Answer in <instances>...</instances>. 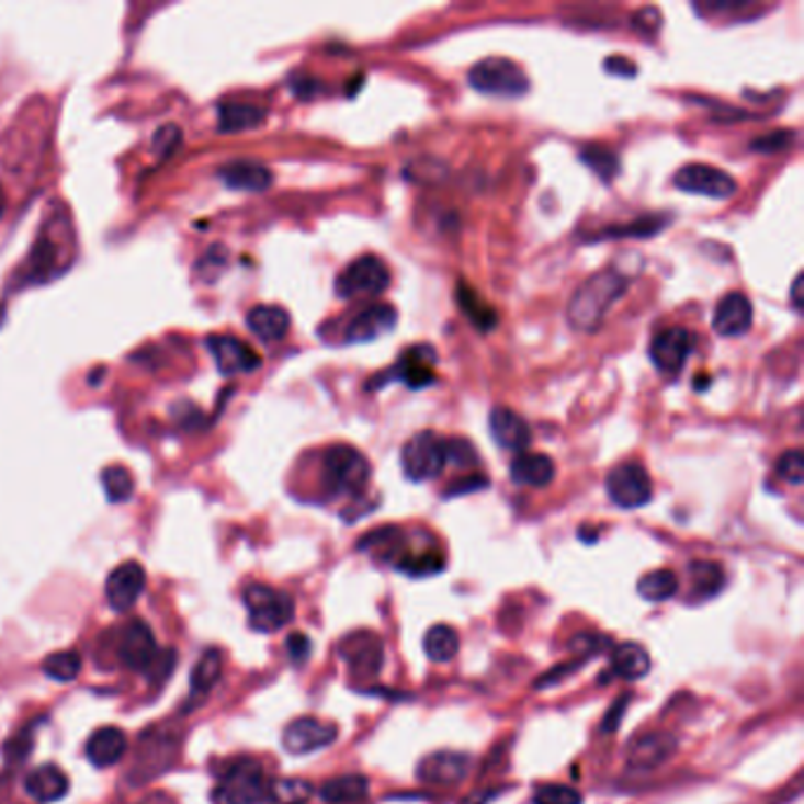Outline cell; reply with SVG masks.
I'll use <instances>...</instances> for the list:
<instances>
[{"label":"cell","mask_w":804,"mask_h":804,"mask_svg":"<svg viewBox=\"0 0 804 804\" xmlns=\"http://www.w3.org/2000/svg\"><path fill=\"white\" fill-rule=\"evenodd\" d=\"M713 326L720 336L724 338H740L746 336L750 326H752V303L750 297L744 293H729L724 295L717 307H715V317H713Z\"/></svg>","instance_id":"cell-20"},{"label":"cell","mask_w":804,"mask_h":804,"mask_svg":"<svg viewBox=\"0 0 804 804\" xmlns=\"http://www.w3.org/2000/svg\"><path fill=\"white\" fill-rule=\"evenodd\" d=\"M555 461L545 453H517V458L510 465V477L519 486L543 488L555 479Z\"/></svg>","instance_id":"cell-27"},{"label":"cell","mask_w":804,"mask_h":804,"mask_svg":"<svg viewBox=\"0 0 804 804\" xmlns=\"http://www.w3.org/2000/svg\"><path fill=\"white\" fill-rule=\"evenodd\" d=\"M389 288V270L387 264L375 258L364 256L350 262L336 279V293L342 299H359V297H377Z\"/></svg>","instance_id":"cell-8"},{"label":"cell","mask_w":804,"mask_h":804,"mask_svg":"<svg viewBox=\"0 0 804 804\" xmlns=\"http://www.w3.org/2000/svg\"><path fill=\"white\" fill-rule=\"evenodd\" d=\"M582 797L578 791H574V788L569 785H543L535 791L533 795V804H580Z\"/></svg>","instance_id":"cell-41"},{"label":"cell","mask_w":804,"mask_h":804,"mask_svg":"<svg viewBox=\"0 0 804 804\" xmlns=\"http://www.w3.org/2000/svg\"><path fill=\"white\" fill-rule=\"evenodd\" d=\"M802 286H804V283H802V276H795V281H793V288H791V295H793V305L800 309L802 307Z\"/></svg>","instance_id":"cell-49"},{"label":"cell","mask_w":804,"mask_h":804,"mask_svg":"<svg viewBox=\"0 0 804 804\" xmlns=\"http://www.w3.org/2000/svg\"><path fill=\"white\" fill-rule=\"evenodd\" d=\"M43 672L57 682H71L81 672V656L76 652H59L43 660Z\"/></svg>","instance_id":"cell-39"},{"label":"cell","mask_w":804,"mask_h":804,"mask_svg":"<svg viewBox=\"0 0 804 804\" xmlns=\"http://www.w3.org/2000/svg\"><path fill=\"white\" fill-rule=\"evenodd\" d=\"M607 494L623 510L644 508L654 496V484L644 465L627 461L607 475Z\"/></svg>","instance_id":"cell-9"},{"label":"cell","mask_w":804,"mask_h":804,"mask_svg":"<svg viewBox=\"0 0 804 804\" xmlns=\"http://www.w3.org/2000/svg\"><path fill=\"white\" fill-rule=\"evenodd\" d=\"M61 264H67L65 246L55 239L50 227H45L43 234H38L34 248H31L22 279L31 283H45L61 274Z\"/></svg>","instance_id":"cell-13"},{"label":"cell","mask_w":804,"mask_h":804,"mask_svg":"<svg viewBox=\"0 0 804 804\" xmlns=\"http://www.w3.org/2000/svg\"><path fill=\"white\" fill-rule=\"evenodd\" d=\"M147 586V574L137 562H123L106 578V599L114 611H128L135 607L141 590Z\"/></svg>","instance_id":"cell-16"},{"label":"cell","mask_w":804,"mask_h":804,"mask_svg":"<svg viewBox=\"0 0 804 804\" xmlns=\"http://www.w3.org/2000/svg\"><path fill=\"white\" fill-rule=\"evenodd\" d=\"M793 141V133L791 131H774L769 133L767 137H760L752 141V149L760 151V154H777V151H783L791 147Z\"/></svg>","instance_id":"cell-45"},{"label":"cell","mask_w":804,"mask_h":804,"mask_svg":"<svg viewBox=\"0 0 804 804\" xmlns=\"http://www.w3.org/2000/svg\"><path fill=\"white\" fill-rule=\"evenodd\" d=\"M580 159L590 166V170L594 175H599L602 180H611L619 175L621 170V159L619 154H613L611 149L602 147V145H592L580 151Z\"/></svg>","instance_id":"cell-38"},{"label":"cell","mask_w":804,"mask_h":804,"mask_svg":"<svg viewBox=\"0 0 804 804\" xmlns=\"http://www.w3.org/2000/svg\"><path fill=\"white\" fill-rule=\"evenodd\" d=\"M689 576H691V592L699 597H713L724 586V571L715 562H691L689 564Z\"/></svg>","instance_id":"cell-33"},{"label":"cell","mask_w":804,"mask_h":804,"mask_svg":"<svg viewBox=\"0 0 804 804\" xmlns=\"http://www.w3.org/2000/svg\"><path fill=\"white\" fill-rule=\"evenodd\" d=\"M338 729L317 717H297L283 732V748L293 755H309L333 744Z\"/></svg>","instance_id":"cell-14"},{"label":"cell","mask_w":804,"mask_h":804,"mask_svg":"<svg viewBox=\"0 0 804 804\" xmlns=\"http://www.w3.org/2000/svg\"><path fill=\"white\" fill-rule=\"evenodd\" d=\"M488 428L498 446L522 453L531 444V428L529 422L508 406H498L488 416Z\"/></svg>","instance_id":"cell-22"},{"label":"cell","mask_w":804,"mask_h":804,"mask_svg":"<svg viewBox=\"0 0 804 804\" xmlns=\"http://www.w3.org/2000/svg\"><path fill=\"white\" fill-rule=\"evenodd\" d=\"M267 118V109L253 102L229 100L217 106V131L219 133H244L260 128Z\"/></svg>","instance_id":"cell-25"},{"label":"cell","mask_w":804,"mask_h":804,"mask_svg":"<svg viewBox=\"0 0 804 804\" xmlns=\"http://www.w3.org/2000/svg\"><path fill=\"white\" fill-rule=\"evenodd\" d=\"M244 602L248 609L250 627L258 630V633H276V630L286 627L293 621V599L270 586H250L244 592Z\"/></svg>","instance_id":"cell-7"},{"label":"cell","mask_w":804,"mask_h":804,"mask_svg":"<svg viewBox=\"0 0 804 804\" xmlns=\"http://www.w3.org/2000/svg\"><path fill=\"white\" fill-rule=\"evenodd\" d=\"M697 344V338H693L691 330L682 328V326H670L658 330L654 336L652 344H649V356L652 364L664 373V375H680V371L684 369L687 359Z\"/></svg>","instance_id":"cell-11"},{"label":"cell","mask_w":804,"mask_h":804,"mask_svg":"<svg viewBox=\"0 0 804 804\" xmlns=\"http://www.w3.org/2000/svg\"><path fill=\"white\" fill-rule=\"evenodd\" d=\"M607 69L609 71H616L619 76H627V78L637 73V67L630 65V61H625L623 57H611V59H607Z\"/></svg>","instance_id":"cell-48"},{"label":"cell","mask_w":804,"mask_h":804,"mask_svg":"<svg viewBox=\"0 0 804 804\" xmlns=\"http://www.w3.org/2000/svg\"><path fill=\"white\" fill-rule=\"evenodd\" d=\"M455 299H458V307L463 309L465 317L475 324L479 330H494L498 324V314L491 305H486V299L469 286L467 281L458 283V291H455Z\"/></svg>","instance_id":"cell-29"},{"label":"cell","mask_w":804,"mask_h":804,"mask_svg":"<svg viewBox=\"0 0 804 804\" xmlns=\"http://www.w3.org/2000/svg\"><path fill=\"white\" fill-rule=\"evenodd\" d=\"M24 788L31 797L43 804L57 802L69 793V777L55 765H43L31 771L24 781Z\"/></svg>","instance_id":"cell-28"},{"label":"cell","mask_w":804,"mask_h":804,"mask_svg":"<svg viewBox=\"0 0 804 804\" xmlns=\"http://www.w3.org/2000/svg\"><path fill=\"white\" fill-rule=\"evenodd\" d=\"M446 463H455V465H477V453L472 449L469 441L463 439H446Z\"/></svg>","instance_id":"cell-44"},{"label":"cell","mask_w":804,"mask_h":804,"mask_svg":"<svg viewBox=\"0 0 804 804\" xmlns=\"http://www.w3.org/2000/svg\"><path fill=\"white\" fill-rule=\"evenodd\" d=\"M182 145V131L178 125H161L159 131L154 135V154L159 159H168V156L175 154V149Z\"/></svg>","instance_id":"cell-43"},{"label":"cell","mask_w":804,"mask_h":804,"mask_svg":"<svg viewBox=\"0 0 804 804\" xmlns=\"http://www.w3.org/2000/svg\"><path fill=\"white\" fill-rule=\"evenodd\" d=\"M125 750H128V736H125V732H121L118 727L98 729L88 738V746H86L88 760L100 769L118 765L123 760Z\"/></svg>","instance_id":"cell-24"},{"label":"cell","mask_w":804,"mask_h":804,"mask_svg":"<svg viewBox=\"0 0 804 804\" xmlns=\"http://www.w3.org/2000/svg\"><path fill=\"white\" fill-rule=\"evenodd\" d=\"M675 752V738L664 732H649L637 736L627 748V767L635 771H649L668 762Z\"/></svg>","instance_id":"cell-21"},{"label":"cell","mask_w":804,"mask_h":804,"mask_svg":"<svg viewBox=\"0 0 804 804\" xmlns=\"http://www.w3.org/2000/svg\"><path fill=\"white\" fill-rule=\"evenodd\" d=\"M469 86L491 98H522L531 83L517 61L508 57H484L467 73Z\"/></svg>","instance_id":"cell-3"},{"label":"cell","mask_w":804,"mask_h":804,"mask_svg":"<svg viewBox=\"0 0 804 804\" xmlns=\"http://www.w3.org/2000/svg\"><path fill=\"white\" fill-rule=\"evenodd\" d=\"M434 364H437V350L432 344L408 347V350L399 356L397 364L373 377L369 383V389H381L389 383H404L411 389H424L434 385L437 381Z\"/></svg>","instance_id":"cell-5"},{"label":"cell","mask_w":804,"mask_h":804,"mask_svg":"<svg viewBox=\"0 0 804 804\" xmlns=\"http://www.w3.org/2000/svg\"><path fill=\"white\" fill-rule=\"evenodd\" d=\"M488 482L486 477H479V475H469L461 482H455L451 488H449V496H455V494H472V491H479V488H484Z\"/></svg>","instance_id":"cell-46"},{"label":"cell","mask_w":804,"mask_h":804,"mask_svg":"<svg viewBox=\"0 0 804 804\" xmlns=\"http://www.w3.org/2000/svg\"><path fill=\"white\" fill-rule=\"evenodd\" d=\"M208 350L215 356L217 371L223 375H227V377L256 373L262 366L260 354L248 342H244L239 338L213 336V338H208Z\"/></svg>","instance_id":"cell-12"},{"label":"cell","mask_w":804,"mask_h":804,"mask_svg":"<svg viewBox=\"0 0 804 804\" xmlns=\"http://www.w3.org/2000/svg\"><path fill=\"white\" fill-rule=\"evenodd\" d=\"M777 475L783 482H788V484L800 486L802 479H804V458H802V451H797V449L785 451L781 455V458H779V463H777Z\"/></svg>","instance_id":"cell-42"},{"label":"cell","mask_w":804,"mask_h":804,"mask_svg":"<svg viewBox=\"0 0 804 804\" xmlns=\"http://www.w3.org/2000/svg\"><path fill=\"white\" fill-rule=\"evenodd\" d=\"M666 225H668V217L649 215V217L637 219V223H630L623 227H611L604 234H599V239H607V236H613V239H623V236H654Z\"/></svg>","instance_id":"cell-40"},{"label":"cell","mask_w":804,"mask_h":804,"mask_svg":"<svg viewBox=\"0 0 804 804\" xmlns=\"http://www.w3.org/2000/svg\"><path fill=\"white\" fill-rule=\"evenodd\" d=\"M102 486L104 494L112 502H125L133 498L135 491V479L125 467L121 465H112L102 472Z\"/></svg>","instance_id":"cell-37"},{"label":"cell","mask_w":804,"mask_h":804,"mask_svg":"<svg viewBox=\"0 0 804 804\" xmlns=\"http://www.w3.org/2000/svg\"><path fill=\"white\" fill-rule=\"evenodd\" d=\"M630 286V279L619 270H604L588 279L574 293L569 309V324L580 333H594L602 326L609 309L619 303Z\"/></svg>","instance_id":"cell-1"},{"label":"cell","mask_w":804,"mask_h":804,"mask_svg":"<svg viewBox=\"0 0 804 804\" xmlns=\"http://www.w3.org/2000/svg\"><path fill=\"white\" fill-rule=\"evenodd\" d=\"M219 675H223V656H219L217 649H208L201 656L192 675V691L196 697H206L219 680Z\"/></svg>","instance_id":"cell-35"},{"label":"cell","mask_w":804,"mask_h":804,"mask_svg":"<svg viewBox=\"0 0 804 804\" xmlns=\"http://www.w3.org/2000/svg\"><path fill=\"white\" fill-rule=\"evenodd\" d=\"M264 771L256 760H234L225 767L213 793L215 804H260L267 795Z\"/></svg>","instance_id":"cell-4"},{"label":"cell","mask_w":804,"mask_h":804,"mask_svg":"<svg viewBox=\"0 0 804 804\" xmlns=\"http://www.w3.org/2000/svg\"><path fill=\"white\" fill-rule=\"evenodd\" d=\"M469 769V758L463 752L439 750L422 758L418 765V779L428 785H458Z\"/></svg>","instance_id":"cell-19"},{"label":"cell","mask_w":804,"mask_h":804,"mask_svg":"<svg viewBox=\"0 0 804 804\" xmlns=\"http://www.w3.org/2000/svg\"><path fill=\"white\" fill-rule=\"evenodd\" d=\"M401 467L411 482H430L446 467V439L437 432H418L401 446Z\"/></svg>","instance_id":"cell-6"},{"label":"cell","mask_w":804,"mask_h":804,"mask_svg":"<svg viewBox=\"0 0 804 804\" xmlns=\"http://www.w3.org/2000/svg\"><path fill=\"white\" fill-rule=\"evenodd\" d=\"M246 324L262 342H279L288 336L291 314L279 305H258L248 312Z\"/></svg>","instance_id":"cell-26"},{"label":"cell","mask_w":804,"mask_h":804,"mask_svg":"<svg viewBox=\"0 0 804 804\" xmlns=\"http://www.w3.org/2000/svg\"><path fill=\"white\" fill-rule=\"evenodd\" d=\"M369 793V779L361 774H344L338 779H330L319 791L326 804H350Z\"/></svg>","instance_id":"cell-31"},{"label":"cell","mask_w":804,"mask_h":804,"mask_svg":"<svg viewBox=\"0 0 804 804\" xmlns=\"http://www.w3.org/2000/svg\"><path fill=\"white\" fill-rule=\"evenodd\" d=\"M371 479L366 455L354 446L336 444L324 453L321 482L330 496H359Z\"/></svg>","instance_id":"cell-2"},{"label":"cell","mask_w":804,"mask_h":804,"mask_svg":"<svg viewBox=\"0 0 804 804\" xmlns=\"http://www.w3.org/2000/svg\"><path fill=\"white\" fill-rule=\"evenodd\" d=\"M340 654L350 664V670L364 680L375 677L383 668V642L373 633L350 635L342 642Z\"/></svg>","instance_id":"cell-17"},{"label":"cell","mask_w":804,"mask_h":804,"mask_svg":"<svg viewBox=\"0 0 804 804\" xmlns=\"http://www.w3.org/2000/svg\"><path fill=\"white\" fill-rule=\"evenodd\" d=\"M5 213V189H3V184H0V215H3Z\"/></svg>","instance_id":"cell-50"},{"label":"cell","mask_w":804,"mask_h":804,"mask_svg":"<svg viewBox=\"0 0 804 804\" xmlns=\"http://www.w3.org/2000/svg\"><path fill=\"white\" fill-rule=\"evenodd\" d=\"M672 182L684 194H697V196L720 199V201L734 196L738 189L732 175H727V172L715 166H705V163H689L680 168L677 170V175L672 178Z\"/></svg>","instance_id":"cell-10"},{"label":"cell","mask_w":804,"mask_h":804,"mask_svg":"<svg viewBox=\"0 0 804 804\" xmlns=\"http://www.w3.org/2000/svg\"><path fill=\"white\" fill-rule=\"evenodd\" d=\"M288 652L293 660H305L309 656V639L305 635H291L288 637Z\"/></svg>","instance_id":"cell-47"},{"label":"cell","mask_w":804,"mask_h":804,"mask_svg":"<svg viewBox=\"0 0 804 804\" xmlns=\"http://www.w3.org/2000/svg\"><path fill=\"white\" fill-rule=\"evenodd\" d=\"M652 668V658L639 644H621L616 646L611 658V672L621 680H639Z\"/></svg>","instance_id":"cell-30"},{"label":"cell","mask_w":804,"mask_h":804,"mask_svg":"<svg viewBox=\"0 0 804 804\" xmlns=\"http://www.w3.org/2000/svg\"><path fill=\"white\" fill-rule=\"evenodd\" d=\"M312 785L299 779H283L267 788L264 804H307Z\"/></svg>","instance_id":"cell-36"},{"label":"cell","mask_w":804,"mask_h":804,"mask_svg":"<svg viewBox=\"0 0 804 804\" xmlns=\"http://www.w3.org/2000/svg\"><path fill=\"white\" fill-rule=\"evenodd\" d=\"M397 319H399V314L392 305H385V303L369 305L361 312H356L350 319V324H347L344 340L347 342H375L383 336H387L389 330H394Z\"/></svg>","instance_id":"cell-15"},{"label":"cell","mask_w":804,"mask_h":804,"mask_svg":"<svg viewBox=\"0 0 804 804\" xmlns=\"http://www.w3.org/2000/svg\"><path fill=\"white\" fill-rule=\"evenodd\" d=\"M422 646L432 664H449L461 649V637L451 625H434L424 635Z\"/></svg>","instance_id":"cell-32"},{"label":"cell","mask_w":804,"mask_h":804,"mask_svg":"<svg viewBox=\"0 0 804 804\" xmlns=\"http://www.w3.org/2000/svg\"><path fill=\"white\" fill-rule=\"evenodd\" d=\"M677 588H680V578H677V574H672L670 569L646 574L637 586L639 594L644 599H649V602H666V599L675 597Z\"/></svg>","instance_id":"cell-34"},{"label":"cell","mask_w":804,"mask_h":804,"mask_svg":"<svg viewBox=\"0 0 804 804\" xmlns=\"http://www.w3.org/2000/svg\"><path fill=\"white\" fill-rule=\"evenodd\" d=\"M121 660L133 670H149L151 664L159 656V649H156V639L151 627L145 621H131L128 625L123 627V637H121Z\"/></svg>","instance_id":"cell-18"},{"label":"cell","mask_w":804,"mask_h":804,"mask_svg":"<svg viewBox=\"0 0 804 804\" xmlns=\"http://www.w3.org/2000/svg\"><path fill=\"white\" fill-rule=\"evenodd\" d=\"M219 180L236 192H264L274 182L272 170L258 161H231L219 168Z\"/></svg>","instance_id":"cell-23"}]
</instances>
